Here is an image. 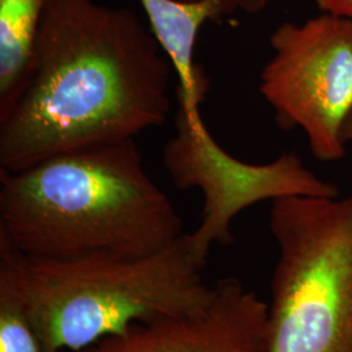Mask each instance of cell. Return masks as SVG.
<instances>
[{
    "mask_svg": "<svg viewBox=\"0 0 352 352\" xmlns=\"http://www.w3.org/2000/svg\"><path fill=\"white\" fill-rule=\"evenodd\" d=\"M173 74L133 11L97 0H54L25 85L0 116V170L19 171L164 126Z\"/></svg>",
    "mask_w": 352,
    "mask_h": 352,
    "instance_id": "cell-1",
    "label": "cell"
},
{
    "mask_svg": "<svg viewBox=\"0 0 352 352\" xmlns=\"http://www.w3.org/2000/svg\"><path fill=\"white\" fill-rule=\"evenodd\" d=\"M135 140L0 170V238L43 260L142 257L186 232Z\"/></svg>",
    "mask_w": 352,
    "mask_h": 352,
    "instance_id": "cell-2",
    "label": "cell"
},
{
    "mask_svg": "<svg viewBox=\"0 0 352 352\" xmlns=\"http://www.w3.org/2000/svg\"><path fill=\"white\" fill-rule=\"evenodd\" d=\"M188 234L142 257L43 260L0 238V283L24 305L42 351L80 352L136 324L189 315L213 298Z\"/></svg>",
    "mask_w": 352,
    "mask_h": 352,
    "instance_id": "cell-3",
    "label": "cell"
},
{
    "mask_svg": "<svg viewBox=\"0 0 352 352\" xmlns=\"http://www.w3.org/2000/svg\"><path fill=\"white\" fill-rule=\"evenodd\" d=\"M265 352H352V196L273 201Z\"/></svg>",
    "mask_w": 352,
    "mask_h": 352,
    "instance_id": "cell-4",
    "label": "cell"
},
{
    "mask_svg": "<svg viewBox=\"0 0 352 352\" xmlns=\"http://www.w3.org/2000/svg\"><path fill=\"white\" fill-rule=\"evenodd\" d=\"M274 51L260 91L283 129L302 128L316 158L338 161L352 113V21L324 13L285 23L270 37Z\"/></svg>",
    "mask_w": 352,
    "mask_h": 352,
    "instance_id": "cell-5",
    "label": "cell"
},
{
    "mask_svg": "<svg viewBox=\"0 0 352 352\" xmlns=\"http://www.w3.org/2000/svg\"><path fill=\"white\" fill-rule=\"evenodd\" d=\"M175 124V135L164 146L162 164L176 188L201 192V222L188 238L204 266L213 244L234 241L231 223L252 205L289 196L338 197L333 183L318 179L292 153L269 164H247L214 140L201 115L177 110Z\"/></svg>",
    "mask_w": 352,
    "mask_h": 352,
    "instance_id": "cell-6",
    "label": "cell"
},
{
    "mask_svg": "<svg viewBox=\"0 0 352 352\" xmlns=\"http://www.w3.org/2000/svg\"><path fill=\"white\" fill-rule=\"evenodd\" d=\"M267 304L236 278L199 312L136 324L80 352H265Z\"/></svg>",
    "mask_w": 352,
    "mask_h": 352,
    "instance_id": "cell-7",
    "label": "cell"
},
{
    "mask_svg": "<svg viewBox=\"0 0 352 352\" xmlns=\"http://www.w3.org/2000/svg\"><path fill=\"white\" fill-rule=\"evenodd\" d=\"M151 34L174 68L179 110L201 115L200 107L209 90V77L195 60L199 33L208 21L219 20L236 10L231 0H139Z\"/></svg>",
    "mask_w": 352,
    "mask_h": 352,
    "instance_id": "cell-8",
    "label": "cell"
},
{
    "mask_svg": "<svg viewBox=\"0 0 352 352\" xmlns=\"http://www.w3.org/2000/svg\"><path fill=\"white\" fill-rule=\"evenodd\" d=\"M54 0H0V116L25 85L43 14Z\"/></svg>",
    "mask_w": 352,
    "mask_h": 352,
    "instance_id": "cell-9",
    "label": "cell"
},
{
    "mask_svg": "<svg viewBox=\"0 0 352 352\" xmlns=\"http://www.w3.org/2000/svg\"><path fill=\"white\" fill-rule=\"evenodd\" d=\"M0 352H43L24 305L3 283H0Z\"/></svg>",
    "mask_w": 352,
    "mask_h": 352,
    "instance_id": "cell-10",
    "label": "cell"
},
{
    "mask_svg": "<svg viewBox=\"0 0 352 352\" xmlns=\"http://www.w3.org/2000/svg\"><path fill=\"white\" fill-rule=\"evenodd\" d=\"M320 11L352 21V0H316Z\"/></svg>",
    "mask_w": 352,
    "mask_h": 352,
    "instance_id": "cell-11",
    "label": "cell"
},
{
    "mask_svg": "<svg viewBox=\"0 0 352 352\" xmlns=\"http://www.w3.org/2000/svg\"><path fill=\"white\" fill-rule=\"evenodd\" d=\"M183 1H199V0H183ZM236 10H241L247 13H257L263 11L267 6L269 0H231Z\"/></svg>",
    "mask_w": 352,
    "mask_h": 352,
    "instance_id": "cell-12",
    "label": "cell"
},
{
    "mask_svg": "<svg viewBox=\"0 0 352 352\" xmlns=\"http://www.w3.org/2000/svg\"><path fill=\"white\" fill-rule=\"evenodd\" d=\"M343 139H344L346 142L352 141V113L349 116V119L346 120L344 126H343Z\"/></svg>",
    "mask_w": 352,
    "mask_h": 352,
    "instance_id": "cell-13",
    "label": "cell"
}]
</instances>
